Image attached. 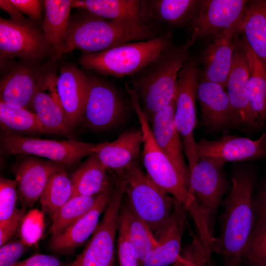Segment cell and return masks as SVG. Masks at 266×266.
<instances>
[{"mask_svg": "<svg viewBox=\"0 0 266 266\" xmlns=\"http://www.w3.org/2000/svg\"><path fill=\"white\" fill-rule=\"evenodd\" d=\"M185 211L176 200L171 217L155 236L158 246L139 266H168L177 261L181 254L182 239L187 225Z\"/></svg>", "mask_w": 266, "mask_h": 266, "instance_id": "obj_23", "label": "cell"}, {"mask_svg": "<svg viewBox=\"0 0 266 266\" xmlns=\"http://www.w3.org/2000/svg\"><path fill=\"white\" fill-rule=\"evenodd\" d=\"M50 49L43 32L26 19L17 21L0 17V61L17 57L34 63L44 59Z\"/></svg>", "mask_w": 266, "mask_h": 266, "instance_id": "obj_11", "label": "cell"}, {"mask_svg": "<svg viewBox=\"0 0 266 266\" xmlns=\"http://www.w3.org/2000/svg\"><path fill=\"white\" fill-rule=\"evenodd\" d=\"M247 2L246 0H201L189 29L187 44L191 47L198 41L241 27Z\"/></svg>", "mask_w": 266, "mask_h": 266, "instance_id": "obj_10", "label": "cell"}, {"mask_svg": "<svg viewBox=\"0 0 266 266\" xmlns=\"http://www.w3.org/2000/svg\"><path fill=\"white\" fill-rule=\"evenodd\" d=\"M248 66L244 39H239L226 86L234 116L233 127L246 133L257 129L247 90Z\"/></svg>", "mask_w": 266, "mask_h": 266, "instance_id": "obj_15", "label": "cell"}, {"mask_svg": "<svg viewBox=\"0 0 266 266\" xmlns=\"http://www.w3.org/2000/svg\"><path fill=\"white\" fill-rule=\"evenodd\" d=\"M116 178L122 183L131 209L156 236L171 217L176 200L150 178L138 162Z\"/></svg>", "mask_w": 266, "mask_h": 266, "instance_id": "obj_6", "label": "cell"}, {"mask_svg": "<svg viewBox=\"0 0 266 266\" xmlns=\"http://www.w3.org/2000/svg\"><path fill=\"white\" fill-rule=\"evenodd\" d=\"M201 0H154L147 1L148 18L163 23L178 25L193 20Z\"/></svg>", "mask_w": 266, "mask_h": 266, "instance_id": "obj_32", "label": "cell"}, {"mask_svg": "<svg viewBox=\"0 0 266 266\" xmlns=\"http://www.w3.org/2000/svg\"><path fill=\"white\" fill-rule=\"evenodd\" d=\"M240 33L241 27L224 31L212 37L203 56V79L219 84L226 89Z\"/></svg>", "mask_w": 266, "mask_h": 266, "instance_id": "obj_21", "label": "cell"}, {"mask_svg": "<svg viewBox=\"0 0 266 266\" xmlns=\"http://www.w3.org/2000/svg\"><path fill=\"white\" fill-rule=\"evenodd\" d=\"M175 108L174 99L171 103L154 115L150 127L158 146L170 161L182 181L189 188V168L184 159L182 140L174 122Z\"/></svg>", "mask_w": 266, "mask_h": 266, "instance_id": "obj_20", "label": "cell"}, {"mask_svg": "<svg viewBox=\"0 0 266 266\" xmlns=\"http://www.w3.org/2000/svg\"><path fill=\"white\" fill-rule=\"evenodd\" d=\"M18 197L17 184L15 180L1 176L0 178V223L9 219L16 207Z\"/></svg>", "mask_w": 266, "mask_h": 266, "instance_id": "obj_38", "label": "cell"}, {"mask_svg": "<svg viewBox=\"0 0 266 266\" xmlns=\"http://www.w3.org/2000/svg\"><path fill=\"white\" fill-rule=\"evenodd\" d=\"M197 99L201 123L212 133L233 127L234 116L226 89L217 83L199 79Z\"/></svg>", "mask_w": 266, "mask_h": 266, "instance_id": "obj_18", "label": "cell"}, {"mask_svg": "<svg viewBox=\"0 0 266 266\" xmlns=\"http://www.w3.org/2000/svg\"><path fill=\"white\" fill-rule=\"evenodd\" d=\"M26 208H17L13 215L0 223V247L7 242L18 232L22 220L27 214Z\"/></svg>", "mask_w": 266, "mask_h": 266, "instance_id": "obj_43", "label": "cell"}, {"mask_svg": "<svg viewBox=\"0 0 266 266\" xmlns=\"http://www.w3.org/2000/svg\"><path fill=\"white\" fill-rule=\"evenodd\" d=\"M171 266H183L181 262L178 260L176 262L172 264Z\"/></svg>", "mask_w": 266, "mask_h": 266, "instance_id": "obj_47", "label": "cell"}, {"mask_svg": "<svg viewBox=\"0 0 266 266\" xmlns=\"http://www.w3.org/2000/svg\"><path fill=\"white\" fill-rule=\"evenodd\" d=\"M68 264L52 255L36 254L12 266H67Z\"/></svg>", "mask_w": 266, "mask_h": 266, "instance_id": "obj_44", "label": "cell"}, {"mask_svg": "<svg viewBox=\"0 0 266 266\" xmlns=\"http://www.w3.org/2000/svg\"><path fill=\"white\" fill-rule=\"evenodd\" d=\"M189 48L186 43L171 45L129 82L149 123L158 111L174 100L178 74L189 58Z\"/></svg>", "mask_w": 266, "mask_h": 266, "instance_id": "obj_2", "label": "cell"}, {"mask_svg": "<svg viewBox=\"0 0 266 266\" xmlns=\"http://www.w3.org/2000/svg\"><path fill=\"white\" fill-rule=\"evenodd\" d=\"M225 164L210 159H200L189 170L190 192L201 206L213 231L215 216L229 182L223 172Z\"/></svg>", "mask_w": 266, "mask_h": 266, "instance_id": "obj_12", "label": "cell"}, {"mask_svg": "<svg viewBox=\"0 0 266 266\" xmlns=\"http://www.w3.org/2000/svg\"><path fill=\"white\" fill-rule=\"evenodd\" d=\"M0 124L4 133H7L22 135L46 133L34 113L1 101Z\"/></svg>", "mask_w": 266, "mask_h": 266, "instance_id": "obj_33", "label": "cell"}, {"mask_svg": "<svg viewBox=\"0 0 266 266\" xmlns=\"http://www.w3.org/2000/svg\"><path fill=\"white\" fill-rule=\"evenodd\" d=\"M0 7L7 13L13 20L22 21L26 19L23 13L9 0H0Z\"/></svg>", "mask_w": 266, "mask_h": 266, "instance_id": "obj_46", "label": "cell"}, {"mask_svg": "<svg viewBox=\"0 0 266 266\" xmlns=\"http://www.w3.org/2000/svg\"><path fill=\"white\" fill-rule=\"evenodd\" d=\"M43 214L37 209L31 210L23 218L17 232L19 238L32 247L37 244L44 233Z\"/></svg>", "mask_w": 266, "mask_h": 266, "instance_id": "obj_37", "label": "cell"}, {"mask_svg": "<svg viewBox=\"0 0 266 266\" xmlns=\"http://www.w3.org/2000/svg\"><path fill=\"white\" fill-rule=\"evenodd\" d=\"M126 87L142 133V162L145 172L157 186L173 197L191 216L200 214L203 209L200 204L156 143L135 92L130 87Z\"/></svg>", "mask_w": 266, "mask_h": 266, "instance_id": "obj_4", "label": "cell"}, {"mask_svg": "<svg viewBox=\"0 0 266 266\" xmlns=\"http://www.w3.org/2000/svg\"><path fill=\"white\" fill-rule=\"evenodd\" d=\"M178 260L183 266H212L201 241L196 236L182 250Z\"/></svg>", "mask_w": 266, "mask_h": 266, "instance_id": "obj_39", "label": "cell"}, {"mask_svg": "<svg viewBox=\"0 0 266 266\" xmlns=\"http://www.w3.org/2000/svg\"><path fill=\"white\" fill-rule=\"evenodd\" d=\"M253 211L252 232L266 226V176L253 200Z\"/></svg>", "mask_w": 266, "mask_h": 266, "instance_id": "obj_42", "label": "cell"}, {"mask_svg": "<svg viewBox=\"0 0 266 266\" xmlns=\"http://www.w3.org/2000/svg\"><path fill=\"white\" fill-rule=\"evenodd\" d=\"M69 22L64 54L79 50L84 54L101 52L126 43L149 40L160 36L147 24L133 25L104 19L88 12Z\"/></svg>", "mask_w": 266, "mask_h": 266, "instance_id": "obj_3", "label": "cell"}, {"mask_svg": "<svg viewBox=\"0 0 266 266\" xmlns=\"http://www.w3.org/2000/svg\"><path fill=\"white\" fill-rule=\"evenodd\" d=\"M118 226L125 232L139 265L158 246L157 239L149 227L133 212L126 202L122 203Z\"/></svg>", "mask_w": 266, "mask_h": 266, "instance_id": "obj_29", "label": "cell"}, {"mask_svg": "<svg viewBox=\"0 0 266 266\" xmlns=\"http://www.w3.org/2000/svg\"><path fill=\"white\" fill-rule=\"evenodd\" d=\"M63 168L65 167L52 161L35 157H25L19 160L13 171L22 207H32L40 199L50 177Z\"/></svg>", "mask_w": 266, "mask_h": 266, "instance_id": "obj_17", "label": "cell"}, {"mask_svg": "<svg viewBox=\"0 0 266 266\" xmlns=\"http://www.w3.org/2000/svg\"><path fill=\"white\" fill-rule=\"evenodd\" d=\"M72 185L65 168L54 173L40 197L42 211L51 218L72 197Z\"/></svg>", "mask_w": 266, "mask_h": 266, "instance_id": "obj_34", "label": "cell"}, {"mask_svg": "<svg viewBox=\"0 0 266 266\" xmlns=\"http://www.w3.org/2000/svg\"><path fill=\"white\" fill-rule=\"evenodd\" d=\"M195 60L189 57L178 74L174 122L189 163V170L199 161L194 130L197 125L196 100L200 79Z\"/></svg>", "mask_w": 266, "mask_h": 266, "instance_id": "obj_8", "label": "cell"}, {"mask_svg": "<svg viewBox=\"0 0 266 266\" xmlns=\"http://www.w3.org/2000/svg\"><path fill=\"white\" fill-rule=\"evenodd\" d=\"M31 247L20 238L7 241L0 247V266H12Z\"/></svg>", "mask_w": 266, "mask_h": 266, "instance_id": "obj_40", "label": "cell"}, {"mask_svg": "<svg viewBox=\"0 0 266 266\" xmlns=\"http://www.w3.org/2000/svg\"><path fill=\"white\" fill-rule=\"evenodd\" d=\"M248 266H266V226L253 231L242 255Z\"/></svg>", "mask_w": 266, "mask_h": 266, "instance_id": "obj_36", "label": "cell"}, {"mask_svg": "<svg viewBox=\"0 0 266 266\" xmlns=\"http://www.w3.org/2000/svg\"><path fill=\"white\" fill-rule=\"evenodd\" d=\"M255 178L250 166L237 165L232 170V187L220 219V234L213 243V253L221 257L225 266H241L242 263L253 228Z\"/></svg>", "mask_w": 266, "mask_h": 266, "instance_id": "obj_1", "label": "cell"}, {"mask_svg": "<svg viewBox=\"0 0 266 266\" xmlns=\"http://www.w3.org/2000/svg\"><path fill=\"white\" fill-rule=\"evenodd\" d=\"M45 17L42 25L44 37L53 50L55 58L64 54L65 41L69 24L70 0H44Z\"/></svg>", "mask_w": 266, "mask_h": 266, "instance_id": "obj_26", "label": "cell"}, {"mask_svg": "<svg viewBox=\"0 0 266 266\" xmlns=\"http://www.w3.org/2000/svg\"><path fill=\"white\" fill-rule=\"evenodd\" d=\"M142 145L140 128L130 129L112 141L101 143L95 153L103 166L113 171L117 177L138 162Z\"/></svg>", "mask_w": 266, "mask_h": 266, "instance_id": "obj_24", "label": "cell"}, {"mask_svg": "<svg viewBox=\"0 0 266 266\" xmlns=\"http://www.w3.org/2000/svg\"><path fill=\"white\" fill-rule=\"evenodd\" d=\"M58 100L73 130L82 121L86 100L88 76L77 66L66 65L56 82Z\"/></svg>", "mask_w": 266, "mask_h": 266, "instance_id": "obj_22", "label": "cell"}, {"mask_svg": "<svg viewBox=\"0 0 266 266\" xmlns=\"http://www.w3.org/2000/svg\"><path fill=\"white\" fill-rule=\"evenodd\" d=\"M72 7L99 17L124 23L140 25L148 19L146 1L139 0H75Z\"/></svg>", "mask_w": 266, "mask_h": 266, "instance_id": "obj_25", "label": "cell"}, {"mask_svg": "<svg viewBox=\"0 0 266 266\" xmlns=\"http://www.w3.org/2000/svg\"><path fill=\"white\" fill-rule=\"evenodd\" d=\"M114 188L100 194L94 206L82 216L62 232L52 235L49 248L54 253L69 256L83 246L92 235L100 222V217L104 212Z\"/></svg>", "mask_w": 266, "mask_h": 266, "instance_id": "obj_16", "label": "cell"}, {"mask_svg": "<svg viewBox=\"0 0 266 266\" xmlns=\"http://www.w3.org/2000/svg\"><path fill=\"white\" fill-rule=\"evenodd\" d=\"M123 100L110 84L96 76H88L83 126L99 131L113 126L125 113Z\"/></svg>", "mask_w": 266, "mask_h": 266, "instance_id": "obj_13", "label": "cell"}, {"mask_svg": "<svg viewBox=\"0 0 266 266\" xmlns=\"http://www.w3.org/2000/svg\"><path fill=\"white\" fill-rule=\"evenodd\" d=\"M32 107L46 133L70 136L73 130L69 126L63 109L52 96L38 91Z\"/></svg>", "mask_w": 266, "mask_h": 266, "instance_id": "obj_31", "label": "cell"}, {"mask_svg": "<svg viewBox=\"0 0 266 266\" xmlns=\"http://www.w3.org/2000/svg\"><path fill=\"white\" fill-rule=\"evenodd\" d=\"M23 13L33 20L39 19L42 14V1L38 0H9Z\"/></svg>", "mask_w": 266, "mask_h": 266, "instance_id": "obj_45", "label": "cell"}, {"mask_svg": "<svg viewBox=\"0 0 266 266\" xmlns=\"http://www.w3.org/2000/svg\"><path fill=\"white\" fill-rule=\"evenodd\" d=\"M40 73L30 65L13 68L0 80V101L26 109L32 106L36 94L49 86V77Z\"/></svg>", "mask_w": 266, "mask_h": 266, "instance_id": "obj_19", "label": "cell"}, {"mask_svg": "<svg viewBox=\"0 0 266 266\" xmlns=\"http://www.w3.org/2000/svg\"><path fill=\"white\" fill-rule=\"evenodd\" d=\"M172 34L149 40L124 43L107 50L83 54L79 60L85 68L102 75L133 76L169 48Z\"/></svg>", "mask_w": 266, "mask_h": 266, "instance_id": "obj_5", "label": "cell"}, {"mask_svg": "<svg viewBox=\"0 0 266 266\" xmlns=\"http://www.w3.org/2000/svg\"><path fill=\"white\" fill-rule=\"evenodd\" d=\"M124 197L122 183L116 180L102 219L82 252L67 266H115V244Z\"/></svg>", "mask_w": 266, "mask_h": 266, "instance_id": "obj_9", "label": "cell"}, {"mask_svg": "<svg viewBox=\"0 0 266 266\" xmlns=\"http://www.w3.org/2000/svg\"><path fill=\"white\" fill-rule=\"evenodd\" d=\"M241 33L253 51L266 64V0H248Z\"/></svg>", "mask_w": 266, "mask_h": 266, "instance_id": "obj_30", "label": "cell"}, {"mask_svg": "<svg viewBox=\"0 0 266 266\" xmlns=\"http://www.w3.org/2000/svg\"><path fill=\"white\" fill-rule=\"evenodd\" d=\"M108 170L95 153L88 156L70 177L73 189L71 198L98 196L112 188Z\"/></svg>", "mask_w": 266, "mask_h": 266, "instance_id": "obj_27", "label": "cell"}, {"mask_svg": "<svg viewBox=\"0 0 266 266\" xmlns=\"http://www.w3.org/2000/svg\"><path fill=\"white\" fill-rule=\"evenodd\" d=\"M98 196L71 198L51 218L49 233L54 235L64 231L94 206Z\"/></svg>", "mask_w": 266, "mask_h": 266, "instance_id": "obj_35", "label": "cell"}, {"mask_svg": "<svg viewBox=\"0 0 266 266\" xmlns=\"http://www.w3.org/2000/svg\"><path fill=\"white\" fill-rule=\"evenodd\" d=\"M118 255L120 266H139L133 249L124 230L118 226Z\"/></svg>", "mask_w": 266, "mask_h": 266, "instance_id": "obj_41", "label": "cell"}, {"mask_svg": "<svg viewBox=\"0 0 266 266\" xmlns=\"http://www.w3.org/2000/svg\"><path fill=\"white\" fill-rule=\"evenodd\" d=\"M199 159H210L226 164L266 157V133L257 139L224 134L214 140L202 139L197 142Z\"/></svg>", "mask_w": 266, "mask_h": 266, "instance_id": "obj_14", "label": "cell"}, {"mask_svg": "<svg viewBox=\"0 0 266 266\" xmlns=\"http://www.w3.org/2000/svg\"><path fill=\"white\" fill-rule=\"evenodd\" d=\"M243 39L247 61L248 96L257 128H260L266 120V64Z\"/></svg>", "mask_w": 266, "mask_h": 266, "instance_id": "obj_28", "label": "cell"}, {"mask_svg": "<svg viewBox=\"0 0 266 266\" xmlns=\"http://www.w3.org/2000/svg\"><path fill=\"white\" fill-rule=\"evenodd\" d=\"M1 148L8 155H33L45 158L65 168L79 164L86 156L95 153L100 143L73 139L59 141L3 133Z\"/></svg>", "mask_w": 266, "mask_h": 266, "instance_id": "obj_7", "label": "cell"}]
</instances>
